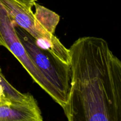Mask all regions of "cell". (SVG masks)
Segmentation results:
<instances>
[{
	"instance_id": "9c48e42d",
	"label": "cell",
	"mask_w": 121,
	"mask_h": 121,
	"mask_svg": "<svg viewBox=\"0 0 121 121\" xmlns=\"http://www.w3.org/2000/svg\"><path fill=\"white\" fill-rule=\"evenodd\" d=\"M5 98L4 95L3 93V89H2V86L0 84V100H4Z\"/></svg>"
},
{
	"instance_id": "8992f818",
	"label": "cell",
	"mask_w": 121,
	"mask_h": 121,
	"mask_svg": "<svg viewBox=\"0 0 121 121\" xmlns=\"http://www.w3.org/2000/svg\"><path fill=\"white\" fill-rule=\"evenodd\" d=\"M0 84L3 89V93L6 99L11 102H26L31 100L34 97L29 93L23 94L15 89L8 83L0 70Z\"/></svg>"
},
{
	"instance_id": "277c9868",
	"label": "cell",
	"mask_w": 121,
	"mask_h": 121,
	"mask_svg": "<svg viewBox=\"0 0 121 121\" xmlns=\"http://www.w3.org/2000/svg\"><path fill=\"white\" fill-rule=\"evenodd\" d=\"M14 23L33 37L38 46L47 50L65 63L70 65L69 49L54 34L45 30L37 21L32 9L14 0H0Z\"/></svg>"
},
{
	"instance_id": "6da1fadb",
	"label": "cell",
	"mask_w": 121,
	"mask_h": 121,
	"mask_svg": "<svg viewBox=\"0 0 121 121\" xmlns=\"http://www.w3.org/2000/svg\"><path fill=\"white\" fill-rule=\"evenodd\" d=\"M70 88L63 109L68 121H121V66L89 58L71 66Z\"/></svg>"
},
{
	"instance_id": "30bf717a",
	"label": "cell",
	"mask_w": 121,
	"mask_h": 121,
	"mask_svg": "<svg viewBox=\"0 0 121 121\" xmlns=\"http://www.w3.org/2000/svg\"><path fill=\"white\" fill-rule=\"evenodd\" d=\"M11 102H5V101H0V104H7V103Z\"/></svg>"
},
{
	"instance_id": "52a82bcc",
	"label": "cell",
	"mask_w": 121,
	"mask_h": 121,
	"mask_svg": "<svg viewBox=\"0 0 121 121\" xmlns=\"http://www.w3.org/2000/svg\"><path fill=\"white\" fill-rule=\"evenodd\" d=\"M14 1L23 5L24 6H25L27 8L31 9V8L36 4L37 0H14Z\"/></svg>"
},
{
	"instance_id": "5b68a950",
	"label": "cell",
	"mask_w": 121,
	"mask_h": 121,
	"mask_svg": "<svg viewBox=\"0 0 121 121\" xmlns=\"http://www.w3.org/2000/svg\"><path fill=\"white\" fill-rule=\"evenodd\" d=\"M35 13L34 15L41 26L52 34H54L56 28L60 20V17L48 8L35 4Z\"/></svg>"
},
{
	"instance_id": "3957f363",
	"label": "cell",
	"mask_w": 121,
	"mask_h": 121,
	"mask_svg": "<svg viewBox=\"0 0 121 121\" xmlns=\"http://www.w3.org/2000/svg\"><path fill=\"white\" fill-rule=\"evenodd\" d=\"M0 45L9 50L28 72L33 80L54 101L63 108L66 101L36 67L17 35L15 24L0 2Z\"/></svg>"
},
{
	"instance_id": "ba28073f",
	"label": "cell",
	"mask_w": 121,
	"mask_h": 121,
	"mask_svg": "<svg viewBox=\"0 0 121 121\" xmlns=\"http://www.w3.org/2000/svg\"><path fill=\"white\" fill-rule=\"evenodd\" d=\"M0 121H7V116L4 108L0 104Z\"/></svg>"
},
{
	"instance_id": "7a4b0ae2",
	"label": "cell",
	"mask_w": 121,
	"mask_h": 121,
	"mask_svg": "<svg viewBox=\"0 0 121 121\" xmlns=\"http://www.w3.org/2000/svg\"><path fill=\"white\" fill-rule=\"evenodd\" d=\"M15 30L34 65L67 102L72 79L70 65L61 61L47 50L38 46L35 39L15 24Z\"/></svg>"
}]
</instances>
